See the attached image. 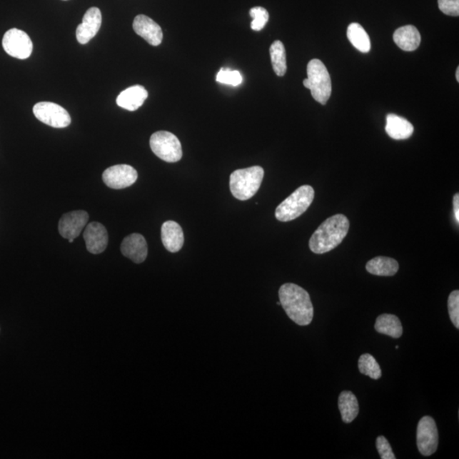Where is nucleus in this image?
Returning <instances> with one entry per match:
<instances>
[{
  "label": "nucleus",
  "mask_w": 459,
  "mask_h": 459,
  "mask_svg": "<svg viewBox=\"0 0 459 459\" xmlns=\"http://www.w3.org/2000/svg\"><path fill=\"white\" fill-rule=\"evenodd\" d=\"M278 294L281 306L293 323L307 326L313 322V302L304 288L294 283H285L280 288Z\"/></svg>",
  "instance_id": "nucleus-1"
},
{
  "label": "nucleus",
  "mask_w": 459,
  "mask_h": 459,
  "mask_svg": "<svg viewBox=\"0 0 459 459\" xmlns=\"http://www.w3.org/2000/svg\"><path fill=\"white\" fill-rule=\"evenodd\" d=\"M349 228V220L344 215L328 218L311 236L309 242L311 251L318 255L331 252L345 239Z\"/></svg>",
  "instance_id": "nucleus-2"
},
{
  "label": "nucleus",
  "mask_w": 459,
  "mask_h": 459,
  "mask_svg": "<svg viewBox=\"0 0 459 459\" xmlns=\"http://www.w3.org/2000/svg\"><path fill=\"white\" fill-rule=\"evenodd\" d=\"M264 175V168L261 166L235 171L230 176L231 194L240 201L251 199L260 189Z\"/></svg>",
  "instance_id": "nucleus-3"
},
{
  "label": "nucleus",
  "mask_w": 459,
  "mask_h": 459,
  "mask_svg": "<svg viewBox=\"0 0 459 459\" xmlns=\"http://www.w3.org/2000/svg\"><path fill=\"white\" fill-rule=\"evenodd\" d=\"M315 191L311 186H302L281 203L276 209V219L288 222L301 216L313 203Z\"/></svg>",
  "instance_id": "nucleus-4"
},
{
  "label": "nucleus",
  "mask_w": 459,
  "mask_h": 459,
  "mask_svg": "<svg viewBox=\"0 0 459 459\" xmlns=\"http://www.w3.org/2000/svg\"><path fill=\"white\" fill-rule=\"evenodd\" d=\"M308 78L303 81L306 89H309L311 96L319 104L325 105L332 94L331 75L322 61L311 60L307 66Z\"/></svg>",
  "instance_id": "nucleus-5"
},
{
  "label": "nucleus",
  "mask_w": 459,
  "mask_h": 459,
  "mask_svg": "<svg viewBox=\"0 0 459 459\" xmlns=\"http://www.w3.org/2000/svg\"><path fill=\"white\" fill-rule=\"evenodd\" d=\"M150 146L153 153L167 163H176L182 158L181 141L173 133L158 131L151 136Z\"/></svg>",
  "instance_id": "nucleus-6"
},
{
  "label": "nucleus",
  "mask_w": 459,
  "mask_h": 459,
  "mask_svg": "<svg viewBox=\"0 0 459 459\" xmlns=\"http://www.w3.org/2000/svg\"><path fill=\"white\" fill-rule=\"evenodd\" d=\"M33 111L35 117L40 122L53 128H66L72 121L68 111L53 102H39L34 106Z\"/></svg>",
  "instance_id": "nucleus-7"
},
{
  "label": "nucleus",
  "mask_w": 459,
  "mask_h": 459,
  "mask_svg": "<svg viewBox=\"0 0 459 459\" xmlns=\"http://www.w3.org/2000/svg\"><path fill=\"white\" fill-rule=\"evenodd\" d=\"M3 48L8 55L25 60L32 55L33 42L24 31L17 29L8 30L3 38Z\"/></svg>",
  "instance_id": "nucleus-8"
},
{
  "label": "nucleus",
  "mask_w": 459,
  "mask_h": 459,
  "mask_svg": "<svg viewBox=\"0 0 459 459\" xmlns=\"http://www.w3.org/2000/svg\"><path fill=\"white\" fill-rule=\"evenodd\" d=\"M438 430L433 418L423 417L417 429V445L423 456H431L438 448Z\"/></svg>",
  "instance_id": "nucleus-9"
},
{
  "label": "nucleus",
  "mask_w": 459,
  "mask_h": 459,
  "mask_svg": "<svg viewBox=\"0 0 459 459\" xmlns=\"http://www.w3.org/2000/svg\"><path fill=\"white\" fill-rule=\"evenodd\" d=\"M138 173L128 164H118L106 168L102 175L104 183L111 189H123L136 183Z\"/></svg>",
  "instance_id": "nucleus-10"
},
{
  "label": "nucleus",
  "mask_w": 459,
  "mask_h": 459,
  "mask_svg": "<svg viewBox=\"0 0 459 459\" xmlns=\"http://www.w3.org/2000/svg\"><path fill=\"white\" fill-rule=\"evenodd\" d=\"M89 221L88 213L77 211L65 213L59 221V233L65 239H75L86 226Z\"/></svg>",
  "instance_id": "nucleus-11"
},
{
  "label": "nucleus",
  "mask_w": 459,
  "mask_h": 459,
  "mask_svg": "<svg viewBox=\"0 0 459 459\" xmlns=\"http://www.w3.org/2000/svg\"><path fill=\"white\" fill-rule=\"evenodd\" d=\"M102 21L101 12L99 9H89L83 17L82 24L78 26L76 37L79 43L86 44L96 36L101 29Z\"/></svg>",
  "instance_id": "nucleus-12"
},
{
  "label": "nucleus",
  "mask_w": 459,
  "mask_h": 459,
  "mask_svg": "<svg viewBox=\"0 0 459 459\" xmlns=\"http://www.w3.org/2000/svg\"><path fill=\"white\" fill-rule=\"evenodd\" d=\"M88 251L98 255L106 251L109 243L108 231L99 222L90 223L84 233Z\"/></svg>",
  "instance_id": "nucleus-13"
},
{
  "label": "nucleus",
  "mask_w": 459,
  "mask_h": 459,
  "mask_svg": "<svg viewBox=\"0 0 459 459\" xmlns=\"http://www.w3.org/2000/svg\"><path fill=\"white\" fill-rule=\"evenodd\" d=\"M133 29L141 38L153 46H158L163 41V31L160 26L150 17L137 16L133 22Z\"/></svg>",
  "instance_id": "nucleus-14"
},
{
  "label": "nucleus",
  "mask_w": 459,
  "mask_h": 459,
  "mask_svg": "<svg viewBox=\"0 0 459 459\" xmlns=\"http://www.w3.org/2000/svg\"><path fill=\"white\" fill-rule=\"evenodd\" d=\"M121 252L123 255L131 260L136 264H141L144 262L148 249L147 243L143 236L138 233L128 235L123 239L121 244Z\"/></svg>",
  "instance_id": "nucleus-15"
},
{
  "label": "nucleus",
  "mask_w": 459,
  "mask_h": 459,
  "mask_svg": "<svg viewBox=\"0 0 459 459\" xmlns=\"http://www.w3.org/2000/svg\"><path fill=\"white\" fill-rule=\"evenodd\" d=\"M163 246L168 252L177 253L184 245V233L181 226L172 221L164 222L161 228Z\"/></svg>",
  "instance_id": "nucleus-16"
},
{
  "label": "nucleus",
  "mask_w": 459,
  "mask_h": 459,
  "mask_svg": "<svg viewBox=\"0 0 459 459\" xmlns=\"http://www.w3.org/2000/svg\"><path fill=\"white\" fill-rule=\"evenodd\" d=\"M148 97V92L143 86H135L119 94L117 104L123 109L133 111L140 109Z\"/></svg>",
  "instance_id": "nucleus-17"
},
{
  "label": "nucleus",
  "mask_w": 459,
  "mask_h": 459,
  "mask_svg": "<svg viewBox=\"0 0 459 459\" xmlns=\"http://www.w3.org/2000/svg\"><path fill=\"white\" fill-rule=\"evenodd\" d=\"M385 131L392 139L405 140L412 136L414 128L407 119L395 114H389L386 117Z\"/></svg>",
  "instance_id": "nucleus-18"
},
{
  "label": "nucleus",
  "mask_w": 459,
  "mask_h": 459,
  "mask_svg": "<svg viewBox=\"0 0 459 459\" xmlns=\"http://www.w3.org/2000/svg\"><path fill=\"white\" fill-rule=\"evenodd\" d=\"M393 39L396 46L405 51L417 50L421 42V36L415 26L408 25L395 31Z\"/></svg>",
  "instance_id": "nucleus-19"
},
{
  "label": "nucleus",
  "mask_w": 459,
  "mask_h": 459,
  "mask_svg": "<svg viewBox=\"0 0 459 459\" xmlns=\"http://www.w3.org/2000/svg\"><path fill=\"white\" fill-rule=\"evenodd\" d=\"M366 269L370 274L380 276H392L398 273V262L389 257H375L369 261Z\"/></svg>",
  "instance_id": "nucleus-20"
},
{
  "label": "nucleus",
  "mask_w": 459,
  "mask_h": 459,
  "mask_svg": "<svg viewBox=\"0 0 459 459\" xmlns=\"http://www.w3.org/2000/svg\"><path fill=\"white\" fill-rule=\"evenodd\" d=\"M375 331L385 336L394 338L402 337L403 328L398 316L391 314H383L378 316L375 323Z\"/></svg>",
  "instance_id": "nucleus-21"
},
{
  "label": "nucleus",
  "mask_w": 459,
  "mask_h": 459,
  "mask_svg": "<svg viewBox=\"0 0 459 459\" xmlns=\"http://www.w3.org/2000/svg\"><path fill=\"white\" fill-rule=\"evenodd\" d=\"M338 409L343 421L346 423L353 422L359 413L358 398L351 391H343L338 396Z\"/></svg>",
  "instance_id": "nucleus-22"
},
{
  "label": "nucleus",
  "mask_w": 459,
  "mask_h": 459,
  "mask_svg": "<svg viewBox=\"0 0 459 459\" xmlns=\"http://www.w3.org/2000/svg\"><path fill=\"white\" fill-rule=\"evenodd\" d=\"M347 38L356 50L363 53H368L371 49V43L366 31L359 24H350L347 29Z\"/></svg>",
  "instance_id": "nucleus-23"
},
{
  "label": "nucleus",
  "mask_w": 459,
  "mask_h": 459,
  "mask_svg": "<svg viewBox=\"0 0 459 459\" xmlns=\"http://www.w3.org/2000/svg\"><path fill=\"white\" fill-rule=\"evenodd\" d=\"M270 55L275 74L279 77H283L287 72L286 51L284 44L276 40L271 46Z\"/></svg>",
  "instance_id": "nucleus-24"
},
{
  "label": "nucleus",
  "mask_w": 459,
  "mask_h": 459,
  "mask_svg": "<svg viewBox=\"0 0 459 459\" xmlns=\"http://www.w3.org/2000/svg\"><path fill=\"white\" fill-rule=\"evenodd\" d=\"M358 368L360 373L373 378V380H380L382 376L380 364L372 355L367 353L360 355L358 360Z\"/></svg>",
  "instance_id": "nucleus-25"
},
{
  "label": "nucleus",
  "mask_w": 459,
  "mask_h": 459,
  "mask_svg": "<svg viewBox=\"0 0 459 459\" xmlns=\"http://www.w3.org/2000/svg\"><path fill=\"white\" fill-rule=\"evenodd\" d=\"M216 81L231 86H238L243 83V76L238 71L222 68L216 75Z\"/></svg>",
  "instance_id": "nucleus-26"
},
{
  "label": "nucleus",
  "mask_w": 459,
  "mask_h": 459,
  "mask_svg": "<svg viewBox=\"0 0 459 459\" xmlns=\"http://www.w3.org/2000/svg\"><path fill=\"white\" fill-rule=\"evenodd\" d=\"M253 21L251 29L255 31H261L265 28L269 21V13L263 7H253L249 11Z\"/></svg>",
  "instance_id": "nucleus-27"
},
{
  "label": "nucleus",
  "mask_w": 459,
  "mask_h": 459,
  "mask_svg": "<svg viewBox=\"0 0 459 459\" xmlns=\"http://www.w3.org/2000/svg\"><path fill=\"white\" fill-rule=\"evenodd\" d=\"M448 313L452 323L459 328V291H454L448 297Z\"/></svg>",
  "instance_id": "nucleus-28"
},
{
  "label": "nucleus",
  "mask_w": 459,
  "mask_h": 459,
  "mask_svg": "<svg viewBox=\"0 0 459 459\" xmlns=\"http://www.w3.org/2000/svg\"><path fill=\"white\" fill-rule=\"evenodd\" d=\"M376 447L382 459H395V454L393 451H392L389 441H388L385 436H378L376 440Z\"/></svg>",
  "instance_id": "nucleus-29"
},
{
  "label": "nucleus",
  "mask_w": 459,
  "mask_h": 459,
  "mask_svg": "<svg viewBox=\"0 0 459 459\" xmlns=\"http://www.w3.org/2000/svg\"><path fill=\"white\" fill-rule=\"evenodd\" d=\"M440 11L453 16L459 15V0H438Z\"/></svg>",
  "instance_id": "nucleus-30"
},
{
  "label": "nucleus",
  "mask_w": 459,
  "mask_h": 459,
  "mask_svg": "<svg viewBox=\"0 0 459 459\" xmlns=\"http://www.w3.org/2000/svg\"><path fill=\"white\" fill-rule=\"evenodd\" d=\"M453 211L454 216H455V220L458 224L459 223V195L458 193L454 195L453 197Z\"/></svg>",
  "instance_id": "nucleus-31"
},
{
  "label": "nucleus",
  "mask_w": 459,
  "mask_h": 459,
  "mask_svg": "<svg viewBox=\"0 0 459 459\" xmlns=\"http://www.w3.org/2000/svg\"><path fill=\"white\" fill-rule=\"evenodd\" d=\"M456 79L457 81L459 82V68H458L456 71Z\"/></svg>",
  "instance_id": "nucleus-32"
},
{
  "label": "nucleus",
  "mask_w": 459,
  "mask_h": 459,
  "mask_svg": "<svg viewBox=\"0 0 459 459\" xmlns=\"http://www.w3.org/2000/svg\"><path fill=\"white\" fill-rule=\"evenodd\" d=\"M69 242L70 243H73L74 242V239H69Z\"/></svg>",
  "instance_id": "nucleus-33"
},
{
  "label": "nucleus",
  "mask_w": 459,
  "mask_h": 459,
  "mask_svg": "<svg viewBox=\"0 0 459 459\" xmlns=\"http://www.w3.org/2000/svg\"><path fill=\"white\" fill-rule=\"evenodd\" d=\"M395 349H396V350H398V349H399V346H398V345H396V346H395Z\"/></svg>",
  "instance_id": "nucleus-34"
},
{
  "label": "nucleus",
  "mask_w": 459,
  "mask_h": 459,
  "mask_svg": "<svg viewBox=\"0 0 459 459\" xmlns=\"http://www.w3.org/2000/svg\"><path fill=\"white\" fill-rule=\"evenodd\" d=\"M276 305H278V306H281V303H280V301H279V302H278V303H276Z\"/></svg>",
  "instance_id": "nucleus-35"
}]
</instances>
